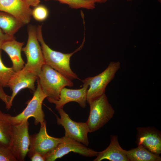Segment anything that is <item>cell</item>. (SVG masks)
<instances>
[{
    "label": "cell",
    "instance_id": "15",
    "mask_svg": "<svg viewBox=\"0 0 161 161\" xmlns=\"http://www.w3.org/2000/svg\"><path fill=\"white\" fill-rule=\"evenodd\" d=\"M110 143L104 150L99 152L94 161H100L106 159L111 161H129L123 150L119 143L118 137L112 135Z\"/></svg>",
    "mask_w": 161,
    "mask_h": 161
},
{
    "label": "cell",
    "instance_id": "11",
    "mask_svg": "<svg viewBox=\"0 0 161 161\" xmlns=\"http://www.w3.org/2000/svg\"><path fill=\"white\" fill-rule=\"evenodd\" d=\"M38 78L34 73L26 69L24 67L21 70L15 72L10 78L8 84L12 91L9 104L11 108L13 100L17 94L21 90L28 88L33 92L35 90V82Z\"/></svg>",
    "mask_w": 161,
    "mask_h": 161
},
{
    "label": "cell",
    "instance_id": "20",
    "mask_svg": "<svg viewBox=\"0 0 161 161\" xmlns=\"http://www.w3.org/2000/svg\"><path fill=\"white\" fill-rule=\"evenodd\" d=\"M48 1L50 0H45ZM60 3L68 5L72 9L84 8L93 9L95 7V3L90 0H54Z\"/></svg>",
    "mask_w": 161,
    "mask_h": 161
},
{
    "label": "cell",
    "instance_id": "27",
    "mask_svg": "<svg viewBox=\"0 0 161 161\" xmlns=\"http://www.w3.org/2000/svg\"><path fill=\"white\" fill-rule=\"evenodd\" d=\"M30 7H35L38 5L40 2V0H23Z\"/></svg>",
    "mask_w": 161,
    "mask_h": 161
},
{
    "label": "cell",
    "instance_id": "26",
    "mask_svg": "<svg viewBox=\"0 0 161 161\" xmlns=\"http://www.w3.org/2000/svg\"><path fill=\"white\" fill-rule=\"evenodd\" d=\"M30 158L32 161H45L44 156L37 152L34 153Z\"/></svg>",
    "mask_w": 161,
    "mask_h": 161
},
{
    "label": "cell",
    "instance_id": "22",
    "mask_svg": "<svg viewBox=\"0 0 161 161\" xmlns=\"http://www.w3.org/2000/svg\"><path fill=\"white\" fill-rule=\"evenodd\" d=\"M49 13L48 9L45 6L39 4L32 10V16L37 21H42L47 18Z\"/></svg>",
    "mask_w": 161,
    "mask_h": 161
},
{
    "label": "cell",
    "instance_id": "10",
    "mask_svg": "<svg viewBox=\"0 0 161 161\" xmlns=\"http://www.w3.org/2000/svg\"><path fill=\"white\" fill-rule=\"evenodd\" d=\"M30 144L27 155L30 158L35 152L45 156L51 151L64 140V137L58 138L49 136L47 133L46 123L41 126L38 132L30 136Z\"/></svg>",
    "mask_w": 161,
    "mask_h": 161
},
{
    "label": "cell",
    "instance_id": "1",
    "mask_svg": "<svg viewBox=\"0 0 161 161\" xmlns=\"http://www.w3.org/2000/svg\"><path fill=\"white\" fill-rule=\"evenodd\" d=\"M42 25L36 28V34L40 43L45 63L71 80L79 79L78 75L71 69L70 66L71 57L83 47L85 41L84 37L81 45L72 52L64 53L50 48L45 42L42 35Z\"/></svg>",
    "mask_w": 161,
    "mask_h": 161
},
{
    "label": "cell",
    "instance_id": "17",
    "mask_svg": "<svg viewBox=\"0 0 161 161\" xmlns=\"http://www.w3.org/2000/svg\"><path fill=\"white\" fill-rule=\"evenodd\" d=\"M123 151L129 161H160L159 155L152 153L141 145L135 148Z\"/></svg>",
    "mask_w": 161,
    "mask_h": 161
},
{
    "label": "cell",
    "instance_id": "2",
    "mask_svg": "<svg viewBox=\"0 0 161 161\" xmlns=\"http://www.w3.org/2000/svg\"><path fill=\"white\" fill-rule=\"evenodd\" d=\"M38 77L41 88L48 100H58L63 88L74 86L72 80L46 64L43 65Z\"/></svg>",
    "mask_w": 161,
    "mask_h": 161
},
{
    "label": "cell",
    "instance_id": "24",
    "mask_svg": "<svg viewBox=\"0 0 161 161\" xmlns=\"http://www.w3.org/2000/svg\"><path fill=\"white\" fill-rule=\"evenodd\" d=\"M11 98V96L6 94L4 91L3 86L0 84V99L5 103L6 108L7 109H10L9 104Z\"/></svg>",
    "mask_w": 161,
    "mask_h": 161
},
{
    "label": "cell",
    "instance_id": "8",
    "mask_svg": "<svg viewBox=\"0 0 161 161\" xmlns=\"http://www.w3.org/2000/svg\"><path fill=\"white\" fill-rule=\"evenodd\" d=\"M60 117L56 115L57 123L63 127L65 136L88 146V134L89 130L86 122H76L72 120L63 108L58 110Z\"/></svg>",
    "mask_w": 161,
    "mask_h": 161
},
{
    "label": "cell",
    "instance_id": "30",
    "mask_svg": "<svg viewBox=\"0 0 161 161\" xmlns=\"http://www.w3.org/2000/svg\"><path fill=\"white\" fill-rule=\"evenodd\" d=\"M127 1H131V0H127Z\"/></svg>",
    "mask_w": 161,
    "mask_h": 161
},
{
    "label": "cell",
    "instance_id": "7",
    "mask_svg": "<svg viewBox=\"0 0 161 161\" xmlns=\"http://www.w3.org/2000/svg\"><path fill=\"white\" fill-rule=\"evenodd\" d=\"M28 120L22 123L13 125L11 140L9 148L18 161H24L29 150L30 144Z\"/></svg>",
    "mask_w": 161,
    "mask_h": 161
},
{
    "label": "cell",
    "instance_id": "9",
    "mask_svg": "<svg viewBox=\"0 0 161 161\" xmlns=\"http://www.w3.org/2000/svg\"><path fill=\"white\" fill-rule=\"evenodd\" d=\"M71 152L87 157L97 156L99 152L64 136L62 142L45 155V161H54Z\"/></svg>",
    "mask_w": 161,
    "mask_h": 161
},
{
    "label": "cell",
    "instance_id": "6",
    "mask_svg": "<svg viewBox=\"0 0 161 161\" xmlns=\"http://www.w3.org/2000/svg\"><path fill=\"white\" fill-rule=\"evenodd\" d=\"M120 67L119 61H111L101 73L95 76L86 78L82 80L89 85L87 103H89L105 93L106 87L114 78Z\"/></svg>",
    "mask_w": 161,
    "mask_h": 161
},
{
    "label": "cell",
    "instance_id": "5",
    "mask_svg": "<svg viewBox=\"0 0 161 161\" xmlns=\"http://www.w3.org/2000/svg\"><path fill=\"white\" fill-rule=\"evenodd\" d=\"M28 38L26 46L22 49L27 57L24 68L38 76L45 62L41 46L37 38L36 28L30 25L27 28Z\"/></svg>",
    "mask_w": 161,
    "mask_h": 161
},
{
    "label": "cell",
    "instance_id": "3",
    "mask_svg": "<svg viewBox=\"0 0 161 161\" xmlns=\"http://www.w3.org/2000/svg\"><path fill=\"white\" fill-rule=\"evenodd\" d=\"M37 86L34 92L32 98L28 102L24 110L19 114L13 116L9 114V118L13 125L21 124L28 120L29 118L33 117L35 125L40 123L41 126L46 123L44 119L45 114L42 109V104L47 97L43 92L39 82L37 79Z\"/></svg>",
    "mask_w": 161,
    "mask_h": 161
},
{
    "label": "cell",
    "instance_id": "13",
    "mask_svg": "<svg viewBox=\"0 0 161 161\" xmlns=\"http://www.w3.org/2000/svg\"><path fill=\"white\" fill-rule=\"evenodd\" d=\"M83 82V84L81 88L70 89L65 87L61 90L58 100H50L48 101L50 103L55 104V109L57 110L63 108L66 104L71 102H76L81 107L85 108L89 85L86 82Z\"/></svg>",
    "mask_w": 161,
    "mask_h": 161
},
{
    "label": "cell",
    "instance_id": "18",
    "mask_svg": "<svg viewBox=\"0 0 161 161\" xmlns=\"http://www.w3.org/2000/svg\"><path fill=\"white\" fill-rule=\"evenodd\" d=\"M23 25L12 15L0 11V28L5 33L14 36V34Z\"/></svg>",
    "mask_w": 161,
    "mask_h": 161
},
{
    "label": "cell",
    "instance_id": "25",
    "mask_svg": "<svg viewBox=\"0 0 161 161\" xmlns=\"http://www.w3.org/2000/svg\"><path fill=\"white\" fill-rule=\"evenodd\" d=\"M14 39V36H10L5 33L0 28V49H1V46L4 42Z\"/></svg>",
    "mask_w": 161,
    "mask_h": 161
},
{
    "label": "cell",
    "instance_id": "28",
    "mask_svg": "<svg viewBox=\"0 0 161 161\" xmlns=\"http://www.w3.org/2000/svg\"><path fill=\"white\" fill-rule=\"evenodd\" d=\"M92 1L94 3H104L107 1L108 0H90Z\"/></svg>",
    "mask_w": 161,
    "mask_h": 161
},
{
    "label": "cell",
    "instance_id": "19",
    "mask_svg": "<svg viewBox=\"0 0 161 161\" xmlns=\"http://www.w3.org/2000/svg\"><path fill=\"white\" fill-rule=\"evenodd\" d=\"M9 115L0 110V145L8 147L10 143L13 127Z\"/></svg>",
    "mask_w": 161,
    "mask_h": 161
},
{
    "label": "cell",
    "instance_id": "23",
    "mask_svg": "<svg viewBox=\"0 0 161 161\" xmlns=\"http://www.w3.org/2000/svg\"><path fill=\"white\" fill-rule=\"evenodd\" d=\"M0 161H17L9 147L0 145Z\"/></svg>",
    "mask_w": 161,
    "mask_h": 161
},
{
    "label": "cell",
    "instance_id": "21",
    "mask_svg": "<svg viewBox=\"0 0 161 161\" xmlns=\"http://www.w3.org/2000/svg\"><path fill=\"white\" fill-rule=\"evenodd\" d=\"M15 72L12 67H7L3 63L0 49V84L3 87L8 86V82Z\"/></svg>",
    "mask_w": 161,
    "mask_h": 161
},
{
    "label": "cell",
    "instance_id": "29",
    "mask_svg": "<svg viewBox=\"0 0 161 161\" xmlns=\"http://www.w3.org/2000/svg\"><path fill=\"white\" fill-rule=\"evenodd\" d=\"M159 2H161V0H158Z\"/></svg>",
    "mask_w": 161,
    "mask_h": 161
},
{
    "label": "cell",
    "instance_id": "16",
    "mask_svg": "<svg viewBox=\"0 0 161 161\" xmlns=\"http://www.w3.org/2000/svg\"><path fill=\"white\" fill-rule=\"evenodd\" d=\"M24 45V42L18 41L14 39L4 42L1 47L9 56L12 63V67L15 72L23 68L25 64L21 54Z\"/></svg>",
    "mask_w": 161,
    "mask_h": 161
},
{
    "label": "cell",
    "instance_id": "4",
    "mask_svg": "<svg viewBox=\"0 0 161 161\" xmlns=\"http://www.w3.org/2000/svg\"><path fill=\"white\" fill-rule=\"evenodd\" d=\"M90 112L86 122L89 132L95 131L103 127L113 117L115 111L105 94L89 103Z\"/></svg>",
    "mask_w": 161,
    "mask_h": 161
},
{
    "label": "cell",
    "instance_id": "14",
    "mask_svg": "<svg viewBox=\"0 0 161 161\" xmlns=\"http://www.w3.org/2000/svg\"><path fill=\"white\" fill-rule=\"evenodd\" d=\"M32 10L23 0H0V11L12 15L24 24L30 22Z\"/></svg>",
    "mask_w": 161,
    "mask_h": 161
},
{
    "label": "cell",
    "instance_id": "12",
    "mask_svg": "<svg viewBox=\"0 0 161 161\" xmlns=\"http://www.w3.org/2000/svg\"><path fill=\"white\" fill-rule=\"evenodd\" d=\"M136 142L152 153H161V133L154 127H138Z\"/></svg>",
    "mask_w": 161,
    "mask_h": 161
}]
</instances>
